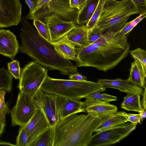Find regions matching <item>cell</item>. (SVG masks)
I'll use <instances>...</instances> for the list:
<instances>
[{
    "mask_svg": "<svg viewBox=\"0 0 146 146\" xmlns=\"http://www.w3.org/2000/svg\"><path fill=\"white\" fill-rule=\"evenodd\" d=\"M123 97L121 104V108L128 111H136L139 113L143 110L140 101V95L128 94Z\"/></svg>",
    "mask_w": 146,
    "mask_h": 146,
    "instance_id": "7402d4cb",
    "label": "cell"
},
{
    "mask_svg": "<svg viewBox=\"0 0 146 146\" xmlns=\"http://www.w3.org/2000/svg\"><path fill=\"white\" fill-rule=\"evenodd\" d=\"M100 0H87L79 11L76 23L79 25H86L92 17Z\"/></svg>",
    "mask_w": 146,
    "mask_h": 146,
    "instance_id": "44dd1931",
    "label": "cell"
},
{
    "mask_svg": "<svg viewBox=\"0 0 146 146\" xmlns=\"http://www.w3.org/2000/svg\"><path fill=\"white\" fill-rule=\"evenodd\" d=\"M69 80L76 81H84L87 80L86 76H84L77 72L69 75Z\"/></svg>",
    "mask_w": 146,
    "mask_h": 146,
    "instance_id": "8d00e7d4",
    "label": "cell"
},
{
    "mask_svg": "<svg viewBox=\"0 0 146 146\" xmlns=\"http://www.w3.org/2000/svg\"><path fill=\"white\" fill-rule=\"evenodd\" d=\"M140 115L141 121L143 122V120L145 119L146 116V109L143 108V111L139 113Z\"/></svg>",
    "mask_w": 146,
    "mask_h": 146,
    "instance_id": "60d3db41",
    "label": "cell"
},
{
    "mask_svg": "<svg viewBox=\"0 0 146 146\" xmlns=\"http://www.w3.org/2000/svg\"><path fill=\"white\" fill-rule=\"evenodd\" d=\"M57 0L64 10L77 21L79 11L77 9L72 8L70 7V0Z\"/></svg>",
    "mask_w": 146,
    "mask_h": 146,
    "instance_id": "4dcf8cb0",
    "label": "cell"
},
{
    "mask_svg": "<svg viewBox=\"0 0 146 146\" xmlns=\"http://www.w3.org/2000/svg\"><path fill=\"white\" fill-rule=\"evenodd\" d=\"M106 0H100L92 17L86 25L90 30L92 29L96 26L102 12L104 5Z\"/></svg>",
    "mask_w": 146,
    "mask_h": 146,
    "instance_id": "484cf974",
    "label": "cell"
},
{
    "mask_svg": "<svg viewBox=\"0 0 146 146\" xmlns=\"http://www.w3.org/2000/svg\"><path fill=\"white\" fill-rule=\"evenodd\" d=\"M20 0H0V28L18 25L21 21Z\"/></svg>",
    "mask_w": 146,
    "mask_h": 146,
    "instance_id": "30bf717a",
    "label": "cell"
},
{
    "mask_svg": "<svg viewBox=\"0 0 146 146\" xmlns=\"http://www.w3.org/2000/svg\"><path fill=\"white\" fill-rule=\"evenodd\" d=\"M146 16V11L140 13L138 17L131 21L126 23L123 27L115 34V37H120L125 36Z\"/></svg>",
    "mask_w": 146,
    "mask_h": 146,
    "instance_id": "d4e9b609",
    "label": "cell"
},
{
    "mask_svg": "<svg viewBox=\"0 0 146 146\" xmlns=\"http://www.w3.org/2000/svg\"><path fill=\"white\" fill-rule=\"evenodd\" d=\"M30 9V11L28 14L33 13L35 11L36 6L31 0H25Z\"/></svg>",
    "mask_w": 146,
    "mask_h": 146,
    "instance_id": "74e56055",
    "label": "cell"
},
{
    "mask_svg": "<svg viewBox=\"0 0 146 146\" xmlns=\"http://www.w3.org/2000/svg\"><path fill=\"white\" fill-rule=\"evenodd\" d=\"M8 71L11 75L16 79L19 80L21 75L22 69L19 62L17 60H13L7 63Z\"/></svg>",
    "mask_w": 146,
    "mask_h": 146,
    "instance_id": "f546056e",
    "label": "cell"
},
{
    "mask_svg": "<svg viewBox=\"0 0 146 146\" xmlns=\"http://www.w3.org/2000/svg\"><path fill=\"white\" fill-rule=\"evenodd\" d=\"M56 95L44 92L40 88L33 97L35 105L46 118L50 127L54 128L58 122L56 108Z\"/></svg>",
    "mask_w": 146,
    "mask_h": 146,
    "instance_id": "9c48e42d",
    "label": "cell"
},
{
    "mask_svg": "<svg viewBox=\"0 0 146 146\" xmlns=\"http://www.w3.org/2000/svg\"><path fill=\"white\" fill-rule=\"evenodd\" d=\"M51 43L55 50L63 58L76 61L77 56L76 47L66 43L61 39Z\"/></svg>",
    "mask_w": 146,
    "mask_h": 146,
    "instance_id": "ffe728a7",
    "label": "cell"
},
{
    "mask_svg": "<svg viewBox=\"0 0 146 146\" xmlns=\"http://www.w3.org/2000/svg\"><path fill=\"white\" fill-rule=\"evenodd\" d=\"M70 7L72 8H76L80 10V5L79 0H70Z\"/></svg>",
    "mask_w": 146,
    "mask_h": 146,
    "instance_id": "f35d334b",
    "label": "cell"
},
{
    "mask_svg": "<svg viewBox=\"0 0 146 146\" xmlns=\"http://www.w3.org/2000/svg\"><path fill=\"white\" fill-rule=\"evenodd\" d=\"M16 146H28L27 135L25 125L20 127L17 136Z\"/></svg>",
    "mask_w": 146,
    "mask_h": 146,
    "instance_id": "1f68e13d",
    "label": "cell"
},
{
    "mask_svg": "<svg viewBox=\"0 0 146 146\" xmlns=\"http://www.w3.org/2000/svg\"><path fill=\"white\" fill-rule=\"evenodd\" d=\"M25 127L28 146H30L36 138L50 126L42 112L38 110Z\"/></svg>",
    "mask_w": 146,
    "mask_h": 146,
    "instance_id": "4fadbf2b",
    "label": "cell"
},
{
    "mask_svg": "<svg viewBox=\"0 0 146 146\" xmlns=\"http://www.w3.org/2000/svg\"><path fill=\"white\" fill-rule=\"evenodd\" d=\"M103 32L99 28L95 26L89 31L88 37L90 44L96 41L103 35Z\"/></svg>",
    "mask_w": 146,
    "mask_h": 146,
    "instance_id": "836d02e7",
    "label": "cell"
},
{
    "mask_svg": "<svg viewBox=\"0 0 146 146\" xmlns=\"http://www.w3.org/2000/svg\"><path fill=\"white\" fill-rule=\"evenodd\" d=\"M99 120L94 130L96 133L104 131L127 122L126 118L121 114L120 111L106 115Z\"/></svg>",
    "mask_w": 146,
    "mask_h": 146,
    "instance_id": "ac0fdd59",
    "label": "cell"
},
{
    "mask_svg": "<svg viewBox=\"0 0 146 146\" xmlns=\"http://www.w3.org/2000/svg\"><path fill=\"white\" fill-rule=\"evenodd\" d=\"M136 6L139 14L146 10V0H131Z\"/></svg>",
    "mask_w": 146,
    "mask_h": 146,
    "instance_id": "d590c367",
    "label": "cell"
},
{
    "mask_svg": "<svg viewBox=\"0 0 146 146\" xmlns=\"http://www.w3.org/2000/svg\"><path fill=\"white\" fill-rule=\"evenodd\" d=\"M146 85L145 86L144 88V90L143 91V98L141 102V104L142 107L143 108L146 109Z\"/></svg>",
    "mask_w": 146,
    "mask_h": 146,
    "instance_id": "ab89813d",
    "label": "cell"
},
{
    "mask_svg": "<svg viewBox=\"0 0 146 146\" xmlns=\"http://www.w3.org/2000/svg\"><path fill=\"white\" fill-rule=\"evenodd\" d=\"M121 114L127 119V121H129L133 124H141L140 115L139 114L127 113L125 112L120 111Z\"/></svg>",
    "mask_w": 146,
    "mask_h": 146,
    "instance_id": "e575fe53",
    "label": "cell"
},
{
    "mask_svg": "<svg viewBox=\"0 0 146 146\" xmlns=\"http://www.w3.org/2000/svg\"><path fill=\"white\" fill-rule=\"evenodd\" d=\"M13 76L8 70L4 67L0 69V90H4L8 92L12 91Z\"/></svg>",
    "mask_w": 146,
    "mask_h": 146,
    "instance_id": "cb8c5ba5",
    "label": "cell"
},
{
    "mask_svg": "<svg viewBox=\"0 0 146 146\" xmlns=\"http://www.w3.org/2000/svg\"><path fill=\"white\" fill-rule=\"evenodd\" d=\"M55 105L58 121L72 114L86 112V107L81 100L56 95Z\"/></svg>",
    "mask_w": 146,
    "mask_h": 146,
    "instance_id": "8fae6325",
    "label": "cell"
},
{
    "mask_svg": "<svg viewBox=\"0 0 146 146\" xmlns=\"http://www.w3.org/2000/svg\"><path fill=\"white\" fill-rule=\"evenodd\" d=\"M33 21V25L39 34L47 41L50 42V36L46 23L39 20Z\"/></svg>",
    "mask_w": 146,
    "mask_h": 146,
    "instance_id": "83f0119b",
    "label": "cell"
},
{
    "mask_svg": "<svg viewBox=\"0 0 146 146\" xmlns=\"http://www.w3.org/2000/svg\"><path fill=\"white\" fill-rule=\"evenodd\" d=\"M33 2L35 5H37V3L38 2V0H31Z\"/></svg>",
    "mask_w": 146,
    "mask_h": 146,
    "instance_id": "f6af8a7d",
    "label": "cell"
},
{
    "mask_svg": "<svg viewBox=\"0 0 146 146\" xmlns=\"http://www.w3.org/2000/svg\"><path fill=\"white\" fill-rule=\"evenodd\" d=\"M115 34L104 33L90 44L77 47V67H92L104 72L113 68L128 55L130 49L127 36L115 37Z\"/></svg>",
    "mask_w": 146,
    "mask_h": 146,
    "instance_id": "6da1fadb",
    "label": "cell"
},
{
    "mask_svg": "<svg viewBox=\"0 0 146 146\" xmlns=\"http://www.w3.org/2000/svg\"><path fill=\"white\" fill-rule=\"evenodd\" d=\"M97 82L104 87L119 90L127 94H137L142 95V88L129 82L127 80L117 78L115 79H99Z\"/></svg>",
    "mask_w": 146,
    "mask_h": 146,
    "instance_id": "e0dca14e",
    "label": "cell"
},
{
    "mask_svg": "<svg viewBox=\"0 0 146 146\" xmlns=\"http://www.w3.org/2000/svg\"><path fill=\"white\" fill-rule=\"evenodd\" d=\"M137 124L125 123L98 132L92 135L88 146L111 145L119 141L129 135Z\"/></svg>",
    "mask_w": 146,
    "mask_h": 146,
    "instance_id": "ba28073f",
    "label": "cell"
},
{
    "mask_svg": "<svg viewBox=\"0 0 146 146\" xmlns=\"http://www.w3.org/2000/svg\"><path fill=\"white\" fill-rule=\"evenodd\" d=\"M83 103L88 113L94 117L100 119L103 117L117 112V107L98 99L87 97Z\"/></svg>",
    "mask_w": 146,
    "mask_h": 146,
    "instance_id": "7c38bea8",
    "label": "cell"
},
{
    "mask_svg": "<svg viewBox=\"0 0 146 146\" xmlns=\"http://www.w3.org/2000/svg\"><path fill=\"white\" fill-rule=\"evenodd\" d=\"M19 44L15 35L9 30L0 29V54L14 60Z\"/></svg>",
    "mask_w": 146,
    "mask_h": 146,
    "instance_id": "9a60e30c",
    "label": "cell"
},
{
    "mask_svg": "<svg viewBox=\"0 0 146 146\" xmlns=\"http://www.w3.org/2000/svg\"><path fill=\"white\" fill-rule=\"evenodd\" d=\"M100 92H96L87 97H92L108 102L117 100V97L116 96L106 93H101Z\"/></svg>",
    "mask_w": 146,
    "mask_h": 146,
    "instance_id": "d6a6232c",
    "label": "cell"
},
{
    "mask_svg": "<svg viewBox=\"0 0 146 146\" xmlns=\"http://www.w3.org/2000/svg\"><path fill=\"white\" fill-rule=\"evenodd\" d=\"M138 13L137 8L131 0H106L95 26L103 33L116 34L123 27L131 16Z\"/></svg>",
    "mask_w": 146,
    "mask_h": 146,
    "instance_id": "277c9868",
    "label": "cell"
},
{
    "mask_svg": "<svg viewBox=\"0 0 146 146\" xmlns=\"http://www.w3.org/2000/svg\"><path fill=\"white\" fill-rule=\"evenodd\" d=\"M41 88L48 93L78 100L96 92L106 90L105 88L98 82L55 79L48 75Z\"/></svg>",
    "mask_w": 146,
    "mask_h": 146,
    "instance_id": "5b68a950",
    "label": "cell"
},
{
    "mask_svg": "<svg viewBox=\"0 0 146 146\" xmlns=\"http://www.w3.org/2000/svg\"><path fill=\"white\" fill-rule=\"evenodd\" d=\"M129 53L134 59L138 60L146 70V51L145 50L138 47L129 51Z\"/></svg>",
    "mask_w": 146,
    "mask_h": 146,
    "instance_id": "f1b7e54d",
    "label": "cell"
},
{
    "mask_svg": "<svg viewBox=\"0 0 146 146\" xmlns=\"http://www.w3.org/2000/svg\"><path fill=\"white\" fill-rule=\"evenodd\" d=\"M22 20L20 52L27 54L45 68L57 70L62 75H69L78 72L77 66L58 53L52 44L42 37L25 17Z\"/></svg>",
    "mask_w": 146,
    "mask_h": 146,
    "instance_id": "7a4b0ae2",
    "label": "cell"
},
{
    "mask_svg": "<svg viewBox=\"0 0 146 146\" xmlns=\"http://www.w3.org/2000/svg\"><path fill=\"white\" fill-rule=\"evenodd\" d=\"M50 38V43L58 40L76 25L73 21L62 20L59 17L54 16L46 21Z\"/></svg>",
    "mask_w": 146,
    "mask_h": 146,
    "instance_id": "5bb4252c",
    "label": "cell"
},
{
    "mask_svg": "<svg viewBox=\"0 0 146 146\" xmlns=\"http://www.w3.org/2000/svg\"><path fill=\"white\" fill-rule=\"evenodd\" d=\"M54 128L50 127L30 145V146H54Z\"/></svg>",
    "mask_w": 146,
    "mask_h": 146,
    "instance_id": "603a6c76",
    "label": "cell"
},
{
    "mask_svg": "<svg viewBox=\"0 0 146 146\" xmlns=\"http://www.w3.org/2000/svg\"><path fill=\"white\" fill-rule=\"evenodd\" d=\"M99 120L88 114L76 113L59 120L54 146H88Z\"/></svg>",
    "mask_w": 146,
    "mask_h": 146,
    "instance_id": "3957f363",
    "label": "cell"
},
{
    "mask_svg": "<svg viewBox=\"0 0 146 146\" xmlns=\"http://www.w3.org/2000/svg\"><path fill=\"white\" fill-rule=\"evenodd\" d=\"M48 69L35 61H31L22 69L17 87L20 91L33 97L46 79Z\"/></svg>",
    "mask_w": 146,
    "mask_h": 146,
    "instance_id": "8992f818",
    "label": "cell"
},
{
    "mask_svg": "<svg viewBox=\"0 0 146 146\" xmlns=\"http://www.w3.org/2000/svg\"><path fill=\"white\" fill-rule=\"evenodd\" d=\"M3 145L15 146V145H14L9 143L5 142H0V146Z\"/></svg>",
    "mask_w": 146,
    "mask_h": 146,
    "instance_id": "7bdbcfd3",
    "label": "cell"
},
{
    "mask_svg": "<svg viewBox=\"0 0 146 146\" xmlns=\"http://www.w3.org/2000/svg\"><path fill=\"white\" fill-rule=\"evenodd\" d=\"M5 126V123L0 121V136L3 132Z\"/></svg>",
    "mask_w": 146,
    "mask_h": 146,
    "instance_id": "b9f144b4",
    "label": "cell"
},
{
    "mask_svg": "<svg viewBox=\"0 0 146 146\" xmlns=\"http://www.w3.org/2000/svg\"><path fill=\"white\" fill-rule=\"evenodd\" d=\"M134 60V61L131 63L129 77L127 80L129 82L144 88L146 85V70L138 60Z\"/></svg>",
    "mask_w": 146,
    "mask_h": 146,
    "instance_id": "d6986e66",
    "label": "cell"
},
{
    "mask_svg": "<svg viewBox=\"0 0 146 146\" xmlns=\"http://www.w3.org/2000/svg\"><path fill=\"white\" fill-rule=\"evenodd\" d=\"M38 110L33 97L19 91L16 104L10 112L12 126H25Z\"/></svg>",
    "mask_w": 146,
    "mask_h": 146,
    "instance_id": "52a82bcc",
    "label": "cell"
},
{
    "mask_svg": "<svg viewBox=\"0 0 146 146\" xmlns=\"http://www.w3.org/2000/svg\"><path fill=\"white\" fill-rule=\"evenodd\" d=\"M89 30L86 25H76L61 39L75 47H84L90 44L88 37Z\"/></svg>",
    "mask_w": 146,
    "mask_h": 146,
    "instance_id": "2e32d148",
    "label": "cell"
},
{
    "mask_svg": "<svg viewBox=\"0 0 146 146\" xmlns=\"http://www.w3.org/2000/svg\"><path fill=\"white\" fill-rule=\"evenodd\" d=\"M6 92L4 90H0V121L5 123L6 122V115L10 111L8 105L5 102Z\"/></svg>",
    "mask_w": 146,
    "mask_h": 146,
    "instance_id": "4316f807",
    "label": "cell"
},
{
    "mask_svg": "<svg viewBox=\"0 0 146 146\" xmlns=\"http://www.w3.org/2000/svg\"><path fill=\"white\" fill-rule=\"evenodd\" d=\"M80 3V10L84 6L87 0H79Z\"/></svg>",
    "mask_w": 146,
    "mask_h": 146,
    "instance_id": "ee69618b",
    "label": "cell"
}]
</instances>
